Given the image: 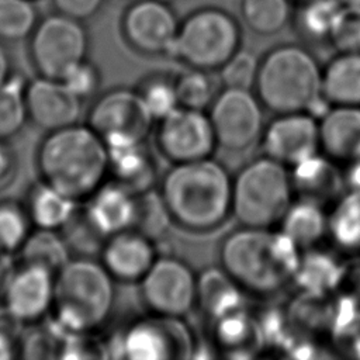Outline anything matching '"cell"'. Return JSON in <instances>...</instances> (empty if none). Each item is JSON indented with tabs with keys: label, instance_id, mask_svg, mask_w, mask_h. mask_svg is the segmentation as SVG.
<instances>
[{
	"label": "cell",
	"instance_id": "1",
	"mask_svg": "<svg viewBox=\"0 0 360 360\" xmlns=\"http://www.w3.org/2000/svg\"><path fill=\"white\" fill-rule=\"evenodd\" d=\"M302 250L280 229L242 226L219 246V266L245 291L273 295L292 283Z\"/></svg>",
	"mask_w": 360,
	"mask_h": 360
},
{
	"label": "cell",
	"instance_id": "2",
	"mask_svg": "<svg viewBox=\"0 0 360 360\" xmlns=\"http://www.w3.org/2000/svg\"><path fill=\"white\" fill-rule=\"evenodd\" d=\"M159 193L173 224L188 232H211L232 214V177L212 156L174 163Z\"/></svg>",
	"mask_w": 360,
	"mask_h": 360
},
{
	"label": "cell",
	"instance_id": "3",
	"mask_svg": "<svg viewBox=\"0 0 360 360\" xmlns=\"http://www.w3.org/2000/svg\"><path fill=\"white\" fill-rule=\"evenodd\" d=\"M37 166L42 181L68 197L82 201L108 176L104 141L86 124L51 131L41 142Z\"/></svg>",
	"mask_w": 360,
	"mask_h": 360
},
{
	"label": "cell",
	"instance_id": "4",
	"mask_svg": "<svg viewBox=\"0 0 360 360\" xmlns=\"http://www.w3.org/2000/svg\"><path fill=\"white\" fill-rule=\"evenodd\" d=\"M114 281L101 262L70 259L55 274L52 309L58 332L83 335L103 326L115 304Z\"/></svg>",
	"mask_w": 360,
	"mask_h": 360
},
{
	"label": "cell",
	"instance_id": "5",
	"mask_svg": "<svg viewBox=\"0 0 360 360\" xmlns=\"http://www.w3.org/2000/svg\"><path fill=\"white\" fill-rule=\"evenodd\" d=\"M253 91L263 107L274 114H311L325 98L322 68L314 53L301 45L274 46L259 60Z\"/></svg>",
	"mask_w": 360,
	"mask_h": 360
},
{
	"label": "cell",
	"instance_id": "6",
	"mask_svg": "<svg viewBox=\"0 0 360 360\" xmlns=\"http://www.w3.org/2000/svg\"><path fill=\"white\" fill-rule=\"evenodd\" d=\"M291 173L263 155L246 163L232 179V214L242 226L273 228L292 202Z\"/></svg>",
	"mask_w": 360,
	"mask_h": 360
},
{
	"label": "cell",
	"instance_id": "7",
	"mask_svg": "<svg viewBox=\"0 0 360 360\" xmlns=\"http://www.w3.org/2000/svg\"><path fill=\"white\" fill-rule=\"evenodd\" d=\"M240 44L235 17L218 7H204L180 22L170 56L187 68L214 72L240 49Z\"/></svg>",
	"mask_w": 360,
	"mask_h": 360
},
{
	"label": "cell",
	"instance_id": "8",
	"mask_svg": "<svg viewBox=\"0 0 360 360\" xmlns=\"http://www.w3.org/2000/svg\"><path fill=\"white\" fill-rule=\"evenodd\" d=\"M89 34L83 21L60 13L39 18L30 35V58L39 76L62 80L87 59Z\"/></svg>",
	"mask_w": 360,
	"mask_h": 360
},
{
	"label": "cell",
	"instance_id": "9",
	"mask_svg": "<svg viewBox=\"0 0 360 360\" xmlns=\"http://www.w3.org/2000/svg\"><path fill=\"white\" fill-rule=\"evenodd\" d=\"M155 120L136 89L115 87L103 93L87 114V125L105 146L143 142Z\"/></svg>",
	"mask_w": 360,
	"mask_h": 360
},
{
	"label": "cell",
	"instance_id": "10",
	"mask_svg": "<svg viewBox=\"0 0 360 360\" xmlns=\"http://www.w3.org/2000/svg\"><path fill=\"white\" fill-rule=\"evenodd\" d=\"M263 108L252 89L219 90L208 108L218 146L242 152L260 141L264 128Z\"/></svg>",
	"mask_w": 360,
	"mask_h": 360
},
{
	"label": "cell",
	"instance_id": "11",
	"mask_svg": "<svg viewBox=\"0 0 360 360\" xmlns=\"http://www.w3.org/2000/svg\"><path fill=\"white\" fill-rule=\"evenodd\" d=\"M138 284L150 314L184 318L197 305V274L179 257L158 256Z\"/></svg>",
	"mask_w": 360,
	"mask_h": 360
},
{
	"label": "cell",
	"instance_id": "12",
	"mask_svg": "<svg viewBox=\"0 0 360 360\" xmlns=\"http://www.w3.org/2000/svg\"><path fill=\"white\" fill-rule=\"evenodd\" d=\"M118 347L132 360H170L191 357L194 345L183 318L150 314L125 329Z\"/></svg>",
	"mask_w": 360,
	"mask_h": 360
},
{
	"label": "cell",
	"instance_id": "13",
	"mask_svg": "<svg viewBox=\"0 0 360 360\" xmlns=\"http://www.w3.org/2000/svg\"><path fill=\"white\" fill-rule=\"evenodd\" d=\"M156 146L174 163H186L211 158L218 148L208 112L177 107L158 121Z\"/></svg>",
	"mask_w": 360,
	"mask_h": 360
},
{
	"label": "cell",
	"instance_id": "14",
	"mask_svg": "<svg viewBox=\"0 0 360 360\" xmlns=\"http://www.w3.org/2000/svg\"><path fill=\"white\" fill-rule=\"evenodd\" d=\"M179 25L166 0L131 1L121 21L128 46L146 56H170Z\"/></svg>",
	"mask_w": 360,
	"mask_h": 360
},
{
	"label": "cell",
	"instance_id": "15",
	"mask_svg": "<svg viewBox=\"0 0 360 360\" xmlns=\"http://www.w3.org/2000/svg\"><path fill=\"white\" fill-rule=\"evenodd\" d=\"M263 155L292 167L319 152L318 120L307 112H284L263 128L260 136Z\"/></svg>",
	"mask_w": 360,
	"mask_h": 360
},
{
	"label": "cell",
	"instance_id": "16",
	"mask_svg": "<svg viewBox=\"0 0 360 360\" xmlns=\"http://www.w3.org/2000/svg\"><path fill=\"white\" fill-rule=\"evenodd\" d=\"M53 294L55 274L32 264L10 271L1 287L3 305L24 323L42 318L52 308Z\"/></svg>",
	"mask_w": 360,
	"mask_h": 360
},
{
	"label": "cell",
	"instance_id": "17",
	"mask_svg": "<svg viewBox=\"0 0 360 360\" xmlns=\"http://www.w3.org/2000/svg\"><path fill=\"white\" fill-rule=\"evenodd\" d=\"M28 120L48 132L73 125L82 114V100L59 79L39 76L27 83Z\"/></svg>",
	"mask_w": 360,
	"mask_h": 360
},
{
	"label": "cell",
	"instance_id": "18",
	"mask_svg": "<svg viewBox=\"0 0 360 360\" xmlns=\"http://www.w3.org/2000/svg\"><path fill=\"white\" fill-rule=\"evenodd\" d=\"M158 257L155 240L135 228L108 236L100 250V262L120 283H139Z\"/></svg>",
	"mask_w": 360,
	"mask_h": 360
},
{
	"label": "cell",
	"instance_id": "19",
	"mask_svg": "<svg viewBox=\"0 0 360 360\" xmlns=\"http://www.w3.org/2000/svg\"><path fill=\"white\" fill-rule=\"evenodd\" d=\"M83 214L91 226L108 238L131 229L136 219V195L115 180H105L87 198Z\"/></svg>",
	"mask_w": 360,
	"mask_h": 360
},
{
	"label": "cell",
	"instance_id": "20",
	"mask_svg": "<svg viewBox=\"0 0 360 360\" xmlns=\"http://www.w3.org/2000/svg\"><path fill=\"white\" fill-rule=\"evenodd\" d=\"M319 152L347 163L360 148V107L330 105L318 118Z\"/></svg>",
	"mask_w": 360,
	"mask_h": 360
},
{
	"label": "cell",
	"instance_id": "21",
	"mask_svg": "<svg viewBox=\"0 0 360 360\" xmlns=\"http://www.w3.org/2000/svg\"><path fill=\"white\" fill-rule=\"evenodd\" d=\"M291 169V183L298 198L325 205L340 197L346 183L345 174L338 169L336 162L323 153L318 152Z\"/></svg>",
	"mask_w": 360,
	"mask_h": 360
},
{
	"label": "cell",
	"instance_id": "22",
	"mask_svg": "<svg viewBox=\"0 0 360 360\" xmlns=\"http://www.w3.org/2000/svg\"><path fill=\"white\" fill-rule=\"evenodd\" d=\"M108 174L135 195L152 190L156 162L143 142L107 146Z\"/></svg>",
	"mask_w": 360,
	"mask_h": 360
},
{
	"label": "cell",
	"instance_id": "23",
	"mask_svg": "<svg viewBox=\"0 0 360 360\" xmlns=\"http://www.w3.org/2000/svg\"><path fill=\"white\" fill-rule=\"evenodd\" d=\"M316 248L302 250L292 283L305 294L326 295L345 283L347 266L338 256Z\"/></svg>",
	"mask_w": 360,
	"mask_h": 360
},
{
	"label": "cell",
	"instance_id": "24",
	"mask_svg": "<svg viewBox=\"0 0 360 360\" xmlns=\"http://www.w3.org/2000/svg\"><path fill=\"white\" fill-rule=\"evenodd\" d=\"M243 292L221 266L197 274V305L211 319L242 309Z\"/></svg>",
	"mask_w": 360,
	"mask_h": 360
},
{
	"label": "cell",
	"instance_id": "25",
	"mask_svg": "<svg viewBox=\"0 0 360 360\" xmlns=\"http://www.w3.org/2000/svg\"><path fill=\"white\" fill-rule=\"evenodd\" d=\"M322 96L330 105L360 107V52H338L322 68Z\"/></svg>",
	"mask_w": 360,
	"mask_h": 360
},
{
	"label": "cell",
	"instance_id": "26",
	"mask_svg": "<svg viewBox=\"0 0 360 360\" xmlns=\"http://www.w3.org/2000/svg\"><path fill=\"white\" fill-rule=\"evenodd\" d=\"M278 225V229L301 250H307L315 248L328 235V214L323 205L298 198L292 200Z\"/></svg>",
	"mask_w": 360,
	"mask_h": 360
},
{
	"label": "cell",
	"instance_id": "27",
	"mask_svg": "<svg viewBox=\"0 0 360 360\" xmlns=\"http://www.w3.org/2000/svg\"><path fill=\"white\" fill-rule=\"evenodd\" d=\"M25 210L37 228L59 231L76 214L79 201L41 181L30 190Z\"/></svg>",
	"mask_w": 360,
	"mask_h": 360
},
{
	"label": "cell",
	"instance_id": "28",
	"mask_svg": "<svg viewBox=\"0 0 360 360\" xmlns=\"http://www.w3.org/2000/svg\"><path fill=\"white\" fill-rule=\"evenodd\" d=\"M328 235L339 250L360 255V190L350 188L333 202L328 214Z\"/></svg>",
	"mask_w": 360,
	"mask_h": 360
},
{
	"label": "cell",
	"instance_id": "29",
	"mask_svg": "<svg viewBox=\"0 0 360 360\" xmlns=\"http://www.w3.org/2000/svg\"><path fill=\"white\" fill-rule=\"evenodd\" d=\"M66 239L53 229L37 228L20 248L21 264L44 267L56 274L72 257Z\"/></svg>",
	"mask_w": 360,
	"mask_h": 360
},
{
	"label": "cell",
	"instance_id": "30",
	"mask_svg": "<svg viewBox=\"0 0 360 360\" xmlns=\"http://www.w3.org/2000/svg\"><path fill=\"white\" fill-rule=\"evenodd\" d=\"M212 321L215 323L217 343L229 354H240L242 350H249L253 342L257 343L259 338L263 339L259 323L248 316L243 308Z\"/></svg>",
	"mask_w": 360,
	"mask_h": 360
},
{
	"label": "cell",
	"instance_id": "31",
	"mask_svg": "<svg viewBox=\"0 0 360 360\" xmlns=\"http://www.w3.org/2000/svg\"><path fill=\"white\" fill-rule=\"evenodd\" d=\"M246 27L257 35L280 32L291 17L290 0H240Z\"/></svg>",
	"mask_w": 360,
	"mask_h": 360
},
{
	"label": "cell",
	"instance_id": "32",
	"mask_svg": "<svg viewBox=\"0 0 360 360\" xmlns=\"http://www.w3.org/2000/svg\"><path fill=\"white\" fill-rule=\"evenodd\" d=\"M174 89L180 107L204 110L210 108L218 94V83L210 70L187 68L174 77Z\"/></svg>",
	"mask_w": 360,
	"mask_h": 360
},
{
	"label": "cell",
	"instance_id": "33",
	"mask_svg": "<svg viewBox=\"0 0 360 360\" xmlns=\"http://www.w3.org/2000/svg\"><path fill=\"white\" fill-rule=\"evenodd\" d=\"M25 87L22 77L11 75L0 84V139L18 134L28 120Z\"/></svg>",
	"mask_w": 360,
	"mask_h": 360
},
{
	"label": "cell",
	"instance_id": "34",
	"mask_svg": "<svg viewBox=\"0 0 360 360\" xmlns=\"http://www.w3.org/2000/svg\"><path fill=\"white\" fill-rule=\"evenodd\" d=\"M297 28L309 41H328L342 7L340 0H307L300 3Z\"/></svg>",
	"mask_w": 360,
	"mask_h": 360
},
{
	"label": "cell",
	"instance_id": "35",
	"mask_svg": "<svg viewBox=\"0 0 360 360\" xmlns=\"http://www.w3.org/2000/svg\"><path fill=\"white\" fill-rule=\"evenodd\" d=\"M39 21L34 0H0V41L30 38Z\"/></svg>",
	"mask_w": 360,
	"mask_h": 360
},
{
	"label": "cell",
	"instance_id": "36",
	"mask_svg": "<svg viewBox=\"0 0 360 360\" xmlns=\"http://www.w3.org/2000/svg\"><path fill=\"white\" fill-rule=\"evenodd\" d=\"M170 224L172 217L159 191L152 188L136 195L135 229L156 240L167 232Z\"/></svg>",
	"mask_w": 360,
	"mask_h": 360
},
{
	"label": "cell",
	"instance_id": "37",
	"mask_svg": "<svg viewBox=\"0 0 360 360\" xmlns=\"http://www.w3.org/2000/svg\"><path fill=\"white\" fill-rule=\"evenodd\" d=\"M31 219L25 207L14 201L0 202V253L18 252L30 235Z\"/></svg>",
	"mask_w": 360,
	"mask_h": 360
},
{
	"label": "cell",
	"instance_id": "38",
	"mask_svg": "<svg viewBox=\"0 0 360 360\" xmlns=\"http://www.w3.org/2000/svg\"><path fill=\"white\" fill-rule=\"evenodd\" d=\"M136 90L155 121L162 120L180 107L174 89V77L162 73L152 75L143 79Z\"/></svg>",
	"mask_w": 360,
	"mask_h": 360
},
{
	"label": "cell",
	"instance_id": "39",
	"mask_svg": "<svg viewBox=\"0 0 360 360\" xmlns=\"http://www.w3.org/2000/svg\"><path fill=\"white\" fill-rule=\"evenodd\" d=\"M329 42L338 52H360V4H342Z\"/></svg>",
	"mask_w": 360,
	"mask_h": 360
},
{
	"label": "cell",
	"instance_id": "40",
	"mask_svg": "<svg viewBox=\"0 0 360 360\" xmlns=\"http://www.w3.org/2000/svg\"><path fill=\"white\" fill-rule=\"evenodd\" d=\"M259 60L253 53L239 49L219 69V82L224 87L253 89Z\"/></svg>",
	"mask_w": 360,
	"mask_h": 360
},
{
	"label": "cell",
	"instance_id": "41",
	"mask_svg": "<svg viewBox=\"0 0 360 360\" xmlns=\"http://www.w3.org/2000/svg\"><path fill=\"white\" fill-rule=\"evenodd\" d=\"M62 82L70 89L73 94H76L82 101L91 97L101 82L100 72L94 63L84 59L79 65H76L63 79Z\"/></svg>",
	"mask_w": 360,
	"mask_h": 360
},
{
	"label": "cell",
	"instance_id": "42",
	"mask_svg": "<svg viewBox=\"0 0 360 360\" xmlns=\"http://www.w3.org/2000/svg\"><path fill=\"white\" fill-rule=\"evenodd\" d=\"M104 0H51L56 13L84 21L98 13Z\"/></svg>",
	"mask_w": 360,
	"mask_h": 360
},
{
	"label": "cell",
	"instance_id": "43",
	"mask_svg": "<svg viewBox=\"0 0 360 360\" xmlns=\"http://www.w3.org/2000/svg\"><path fill=\"white\" fill-rule=\"evenodd\" d=\"M4 141L0 139V187L10 180L14 172V156Z\"/></svg>",
	"mask_w": 360,
	"mask_h": 360
},
{
	"label": "cell",
	"instance_id": "44",
	"mask_svg": "<svg viewBox=\"0 0 360 360\" xmlns=\"http://www.w3.org/2000/svg\"><path fill=\"white\" fill-rule=\"evenodd\" d=\"M345 181L352 190H360V148L354 153V156L347 162Z\"/></svg>",
	"mask_w": 360,
	"mask_h": 360
},
{
	"label": "cell",
	"instance_id": "45",
	"mask_svg": "<svg viewBox=\"0 0 360 360\" xmlns=\"http://www.w3.org/2000/svg\"><path fill=\"white\" fill-rule=\"evenodd\" d=\"M345 281L349 283L350 292L360 301V255L352 266H347V273H346Z\"/></svg>",
	"mask_w": 360,
	"mask_h": 360
},
{
	"label": "cell",
	"instance_id": "46",
	"mask_svg": "<svg viewBox=\"0 0 360 360\" xmlns=\"http://www.w3.org/2000/svg\"><path fill=\"white\" fill-rule=\"evenodd\" d=\"M15 356V339L0 332V360H10Z\"/></svg>",
	"mask_w": 360,
	"mask_h": 360
},
{
	"label": "cell",
	"instance_id": "47",
	"mask_svg": "<svg viewBox=\"0 0 360 360\" xmlns=\"http://www.w3.org/2000/svg\"><path fill=\"white\" fill-rule=\"evenodd\" d=\"M11 75V63L10 56L3 45V41H0V84L7 80V77Z\"/></svg>",
	"mask_w": 360,
	"mask_h": 360
},
{
	"label": "cell",
	"instance_id": "48",
	"mask_svg": "<svg viewBox=\"0 0 360 360\" xmlns=\"http://www.w3.org/2000/svg\"><path fill=\"white\" fill-rule=\"evenodd\" d=\"M343 4H360V0H340Z\"/></svg>",
	"mask_w": 360,
	"mask_h": 360
},
{
	"label": "cell",
	"instance_id": "49",
	"mask_svg": "<svg viewBox=\"0 0 360 360\" xmlns=\"http://www.w3.org/2000/svg\"><path fill=\"white\" fill-rule=\"evenodd\" d=\"M122 1H135V0H122Z\"/></svg>",
	"mask_w": 360,
	"mask_h": 360
},
{
	"label": "cell",
	"instance_id": "50",
	"mask_svg": "<svg viewBox=\"0 0 360 360\" xmlns=\"http://www.w3.org/2000/svg\"><path fill=\"white\" fill-rule=\"evenodd\" d=\"M298 1H300V3H302V1H307V0H298Z\"/></svg>",
	"mask_w": 360,
	"mask_h": 360
}]
</instances>
